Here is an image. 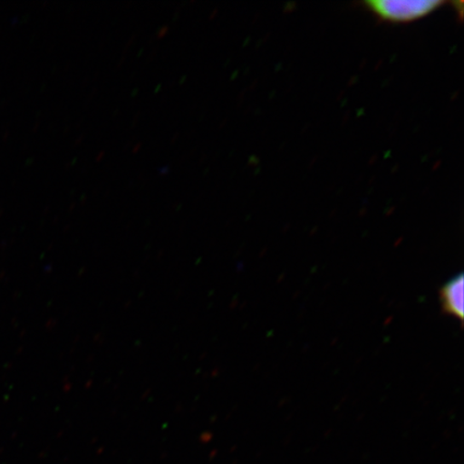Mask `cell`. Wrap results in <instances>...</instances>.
Here are the masks:
<instances>
[{"mask_svg": "<svg viewBox=\"0 0 464 464\" xmlns=\"http://www.w3.org/2000/svg\"><path fill=\"white\" fill-rule=\"evenodd\" d=\"M365 5L382 20L409 23L430 14L444 3L440 0H372Z\"/></svg>", "mask_w": 464, "mask_h": 464, "instance_id": "6da1fadb", "label": "cell"}, {"mask_svg": "<svg viewBox=\"0 0 464 464\" xmlns=\"http://www.w3.org/2000/svg\"><path fill=\"white\" fill-rule=\"evenodd\" d=\"M440 299H442L444 310L449 314L459 319L463 318L464 281L462 275L452 277L445 284L440 290Z\"/></svg>", "mask_w": 464, "mask_h": 464, "instance_id": "7a4b0ae2", "label": "cell"}]
</instances>
